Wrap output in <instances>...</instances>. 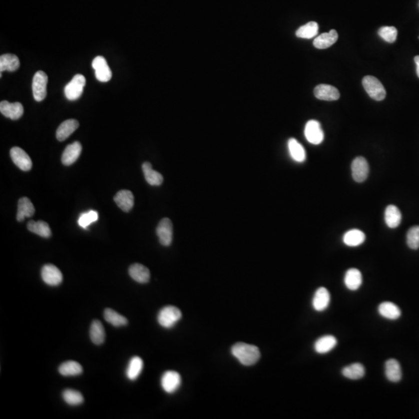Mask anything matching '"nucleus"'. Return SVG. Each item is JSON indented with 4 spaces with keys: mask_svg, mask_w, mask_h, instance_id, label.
Returning a JSON list of instances; mask_svg holds the SVG:
<instances>
[{
    "mask_svg": "<svg viewBox=\"0 0 419 419\" xmlns=\"http://www.w3.org/2000/svg\"><path fill=\"white\" fill-rule=\"evenodd\" d=\"M338 33L336 30H331L329 33H324L319 35L314 40L313 44L316 48L326 49L337 41Z\"/></svg>",
    "mask_w": 419,
    "mask_h": 419,
    "instance_id": "nucleus-25",
    "label": "nucleus"
},
{
    "mask_svg": "<svg viewBox=\"0 0 419 419\" xmlns=\"http://www.w3.org/2000/svg\"><path fill=\"white\" fill-rule=\"evenodd\" d=\"M103 315H104L106 322L114 327H121V326H127L128 324V321L125 317L120 315L117 312H115L114 310L110 309V308L105 309Z\"/></svg>",
    "mask_w": 419,
    "mask_h": 419,
    "instance_id": "nucleus-36",
    "label": "nucleus"
},
{
    "mask_svg": "<svg viewBox=\"0 0 419 419\" xmlns=\"http://www.w3.org/2000/svg\"><path fill=\"white\" fill-rule=\"evenodd\" d=\"M330 303V294L325 287H320L315 291L312 300V306L317 312H324Z\"/></svg>",
    "mask_w": 419,
    "mask_h": 419,
    "instance_id": "nucleus-15",
    "label": "nucleus"
},
{
    "mask_svg": "<svg viewBox=\"0 0 419 419\" xmlns=\"http://www.w3.org/2000/svg\"><path fill=\"white\" fill-rule=\"evenodd\" d=\"M143 367H144V363L139 357H134L131 358L126 371L127 378L130 381H135L138 379L140 374H141Z\"/></svg>",
    "mask_w": 419,
    "mask_h": 419,
    "instance_id": "nucleus-33",
    "label": "nucleus"
},
{
    "mask_svg": "<svg viewBox=\"0 0 419 419\" xmlns=\"http://www.w3.org/2000/svg\"><path fill=\"white\" fill-rule=\"evenodd\" d=\"M402 213L399 207L395 205H389L387 207L385 213V219L388 228H398L402 222Z\"/></svg>",
    "mask_w": 419,
    "mask_h": 419,
    "instance_id": "nucleus-23",
    "label": "nucleus"
},
{
    "mask_svg": "<svg viewBox=\"0 0 419 419\" xmlns=\"http://www.w3.org/2000/svg\"><path fill=\"white\" fill-rule=\"evenodd\" d=\"M344 283L346 287L350 291H357L362 285L361 272L355 268L347 270L344 277Z\"/></svg>",
    "mask_w": 419,
    "mask_h": 419,
    "instance_id": "nucleus-20",
    "label": "nucleus"
},
{
    "mask_svg": "<svg viewBox=\"0 0 419 419\" xmlns=\"http://www.w3.org/2000/svg\"><path fill=\"white\" fill-rule=\"evenodd\" d=\"M128 272L130 277L139 284H146L149 281V270L143 265L139 263L131 265Z\"/></svg>",
    "mask_w": 419,
    "mask_h": 419,
    "instance_id": "nucleus-19",
    "label": "nucleus"
},
{
    "mask_svg": "<svg viewBox=\"0 0 419 419\" xmlns=\"http://www.w3.org/2000/svg\"><path fill=\"white\" fill-rule=\"evenodd\" d=\"M82 144L78 141H75L72 144H68L64 149L61 156V162L64 165H71L76 162L82 152Z\"/></svg>",
    "mask_w": 419,
    "mask_h": 419,
    "instance_id": "nucleus-16",
    "label": "nucleus"
},
{
    "mask_svg": "<svg viewBox=\"0 0 419 419\" xmlns=\"http://www.w3.org/2000/svg\"><path fill=\"white\" fill-rule=\"evenodd\" d=\"M288 149L291 158L297 162H304L306 159V152L304 147L294 138L288 141Z\"/></svg>",
    "mask_w": 419,
    "mask_h": 419,
    "instance_id": "nucleus-32",
    "label": "nucleus"
},
{
    "mask_svg": "<svg viewBox=\"0 0 419 419\" xmlns=\"http://www.w3.org/2000/svg\"><path fill=\"white\" fill-rule=\"evenodd\" d=\"M91 341L95 345L103 344L105 341V330L100 321L94 320L91 324L89 330Z\"/></svg>",
    "mask_w": 419,
    "mask_h": 419,
    "instance_id": "nucleus-31",
    "label": "nucleus"
},
{
    "mask_svg": "<svg viewBox=\"0 0 419 419\" xmlns=\"http://www.w3.org/2000/svg\"><path fill=\"white\" fill-rule=\"evenodd\" d=\"M181 377L176 371H166L161 378V385L164 392L168 394L176 392L181 385Z\"/></svg>",
    "mask_w": 419,
    "mask_h": 419,
    "instance_id": "nucleus-10",
    "label": "nucleus"
},
{
    "mask_svg": "<svg viewBox=\"0 0 419 419\" xmlns=\"http://www.w3.org/2000/svg\"><path fill=\"white\" fill-rule=\"evenodd\" d=\"M58 371L64 377H75L82 374L83 369L80 364L73 360H69L61 364L58 367Z\"/></svg>",
    "mask_w": 419,
    "mask_h": 419,
    "instance_id": "nucleus-30",
    "label": "nucleus"
},
{
    "mask_svg": "<svg viewBox=\"0 0 419 419\" xmlns=\"http://www.w3.org/2000/svg\"><path fill=\"white\" fill-rule=\"evenodd\" d=\"M78 126L79 124L78 120L75 119L64 120L57 128V132H56L57 139L59 141L67 139L76 129H78Z\"/></svg>",
    "mask_w": 419,
    "mask_h": 419,
    "instance_id": "nucleus-22",
    "label": "nucleus"
},
{
    "mask_svg": "<svg viewBox=\"0 0 419 419\" xmlns=\"http://www.w3.org/2000/svg\"><path fill=\"white\" fill-rule=\"evenodd\" d=\"M142 170L145 180L148 184L151 186H160L162 184L163 182V176L159 172L154 170L151 163L149 162L143 163Z\"/></svg>",
    "mask_w": 419,
    "mask_h": 419,
    "instance_id": "nucleus-28",
    "label": "nucleus"
},
{
    "mask_svg": "<svg viewBox=\"0 0 419 419\" xmlns=\"http://www.w3.org/2000/svg\"><path fill=\"white\" fill-rule=\"evenodd\" d=\"M47 81L48 78L44 71H38L35 73L33 78L32 89L33 98L37 102L43 100L47 96Z\"/></svg>",
    "mask_w": 419,
    "mask_h": 419,
    "instance_id": "nucleus-5",
    "label": "nucleus"
},
{
    "mask_svg": "<svg viewBox=\"0 0 419 419\" xmlns=\"http://www.w3.org/2000/svg\"><path fill=\"white\" fill-rule=\"evenodd\" d=\"M19 67V57L15 54H2L0 57V72L1 77L4 71H14Z\"/></svg>",
    "mask_w": 419,
    "mask_h": 419,
    "instance_id": "nucleus-29",
    "label": "nucleus"
},
{
    "mask_svg": "<svg viewBox=\"0 0 419 419\" xmlns=\"http://www.w3.org/2000/svg\"><path fill=\"white\" fill-rule=\"evenodd\" d=\"M182 318V313L179 308L174 306H165L158 312V322L165 329H171L176 326Z\"/></svg>",
    "mask_w": 419,
    "mask_h": 419,
    "instance_id": "nucleus-2",
    "label": "nucleus"
},
{
    "mask_svg": "<svg viewBox=\"0 0 419 419\" xmlns=\"http://www.w3.org/2000/svg\"><path fill=\"white\" fill-rule=\"evenodd\" d=\"M62 398L63 400L68 404V406H79L84 402V398L82 394L75 390H64L62 392Z\"/></svg>",
    "mask_w": 419,
    "mask_h": 419,
    "instance_id": "nucleus-38",
    "label": "nucleus"
},
{
    "mask_svg": "<svg viewBox=\"0 0 419 419\" xmlns=\"http://www.w3.org/2000/svg\"><path fill=\"white\" fill-rule=\"evenodd\" d=\"M352 176L357 183L367 180L369 175V164L364 157H357L352 162Z\"/></svg>",
    "mask_w": 419,
    "mask_h": 419,
    "instance_id": "nucleus-6",
    "label": "nucleus"
},
{
    "mask_svg": "<svg viewBox=\"0 0 419 419\" xmlns=\"http://www.w3.org/2000/svg\"><path fill=\"white\" fill-rule=\"evenodd\" d=\"M380 37L388 43H394L398 37V30L395 26H383L378 31Z\"/></svg>",
    "mask_w": 419,
    "mask_h": 419,
    "instance_id": "nucleus-40",
    "label": "nucleus"
},
{
    "mask_svg": "<svg viewBox=\"0 0 419 419\" xmlns=\"http://www.w3.org/2000/svg\"><path fill=\"white\" fill-rule=\"evenodd\" d=\"M113 199L117 205L124 212H129L134 207V195L130 190H120Z\"/></svg>",
    "mask_w": 419,
    "mask_h": 419,
    "instance_id": "nucleus-17",
    "label": "nucleus"
},
{
    "mask_svg": "<svg viewBox=\"0 0 419 419\" xmlns=\"http://www.w3.org/2000/svg\"><path fill=\"white\" fill-rule=\"evenodd\" d=\"M99 216L98 213L95 211H89L86 213L81 214L78 218V224L79 226L83 228H86L89 225L97 221Z\"/></svg>",
    "mask_w": 419,
    "mask_h": 419,
    "instance_id": "nucleus-41",
    "label": "nucleus"
},
{
    "mask_svg": "<svg viewBox=\"0 0 419 419\" xmlns=\"http://www.w3.org/2000/svg\"><path fill=\"white\" fill-rule=\"evenodd\" d=\"M41 277L46 284L52 287L60 285L63 280V276L59 269L54 265L47 264L41 270Z\"/></svg>",
    "mask_w": 419,
    "mask_h": 419,
    "instance_id": "nucleus-8",
    "label": "nucleus"
},
{
    "mask_svg": "<svg viewBox=\"0 0 419 419\" xmlns=\"http://www.w3.org/2000/svg\"><path fill=\"white\" fill-rule=\"evenodd\" d=\"M92 66L95 70L96 78L99 82H109L111 79V69L103 56H97L95 57L92 61Z\"/></svg>",
    "mask_w": 419,
    "mask_h": 419,
    "instance_id": "nucleus-9",
    "label": "nucleus"
},
{
    "mask_svg": "<svg viewBox=\"0 0 419 419\" xmlns=\"http://www.w3.org/2000/svg\"><path fill=\"white\" fill-rule=\"evenodd\" d=\"M27 229L43 238H50L51 231L47 223L43 221H30L27 223Z\"/></svg>",
    "mask_w": 419,
    "mask_h": 419,
    "instance_id": "nucleus-35",
    "label": "nucleus"
},
{
    "mask_svg": "<svg viewBox=\"0 0 419 419\" xmlns=\"http://www.w3.org/2000/svg\"><path fill=\"white\" fill-rule=\"evenodd\" d=\"M415 62L416 64V72H417L418 76L419 78V55L415 57Z\"/></svg>",
    "mask_w": 419,
    "mask_h": 419,
    "instance_id": "nucleus-42",
    "label": "nucleus"
},
{
    "mask_svg": "<svg viewBox=\"0 0 419 419\" xmlns=\"http://www.w3.org/2000/svg\"><path fill=\"white\" fill-rule=\"evenodd\" d=\"M10 156L12 162L21 170L27 172V171L31 169V159H30V156L22 148H19V147L12 148V149L10 150Z\"/></svg>",
    "mask_w": 419,
    "mask_h": 419,
    "instance_id": "nucleus-12",
    "label": "nucleus"
},
{
    "mask_svg": "<svg viewBox=\"0 0 419 419\" xmlns=\"http://www.w3.org/2000/svg\"><path fill=\"white\" fill-rule=\"evenodd\" d=\"M343 242L345 245L350 247H357L362 245L366 240V235L362 231L358 229H352L346 232L343 235Z\"/></svg>",
    "mask_w": 419,
    "mask_h": 419,
    "instance_id": "nucleus-27",
    "label": "nucleus"
},
{
    "mask_svg": "<svg viewBox=\"0 0 419 419\" xmlns=\"http://www.w3.org/2000/svg\"><path fill=\"white\" fill-rule=\"evenodd\" d=\"M232 354L244 366H252L260 359V351L257 346L247 343H238L232 346Z\"/></svg>",
    "mask_w": 419,
    "mask_h": 419,
    "instance_id": "nucleus-1",
    "label": "nucleus"
},
{
    "mask_svg": "<svg viewBox=\"0 0 419 419\" xmlns=\"http://www.w3.org/2000/svg\"><path fill=\"white\" fill-rule=\"evenodd\" d=\"M0 112L5 117L16 120L23 116V106L19 102L11 103L8 101H2L0 103Z\"/></svg>",
    "mask_w": 419,
    "mask_h": 419,
    "instance_id": "nucleus-13",
    "label": "nucleus"
},
{
    "mask_svg": "<svg viewBox=\"0 0 419 419\" xmlns=\"http://www.w3.org/2000/svg\"><path fill=\"white\" fill-rule=\"evenodd\" d=\"M336 345H337L336 338L329 335V336H324L319 338L315 342L314 348H315V352L319 354H326V353L332 351L336 347Z\"/></svg>",
    "mask_w": 419,
    "mask_h": 419,
    "instance_id": "nucleus-21",
    "label": "nucleus"
},
{
    "mask_svg": "<svg viewBox=\"0 0 419 419\" xmlns=\"http://www.w3.org/2000/svg\"><path fill=\"white\" fill-rule=\"evenodd\" d=\"M85 85V78L81 74L75 75L64 87V94L69 100H76L82 96Z\"/></svg>",
    "mask_w": 419,
    "mask_h": 419,
    "instance_id": "nucleus-4",
    "label": "nucleus"
},
{
    "mask_svg": "<svg viewBox=\"0 0 419 419\" xmlns=\"http://www.w3.org/2000/svg\"><path fill=\"white\" fill-rule=\"evenodd\" d=\"M365 368L361 364H353L344 367L342 374L345 378L350 380H360L365 375Z\"/></svg>",
    "mask_w": 419,
    "mask_h": 419,
    "instance_id": "nucleus-34",
    "label": "nucleus"
},
{
    "mask_svg": "<svg viewBox=\"0 0 419 419\" xmlns=\"http://www.w3.org/2000/svg\"><path fill=\"white\" fill-rule=\"evenodd\" d=\"M378 312L380 315L389 320H397L402 315L400 308L392 302H383L379 305Z\"/></svg>",
    "mask_w": 419,
    "mask_h": 419,
    "instance_id": "nucleus-26",
    "label": "nucleus"
},
{
    "mask_svg": "<svg viewBox=\"0 0 419 419\" xmlns=\"http://www.w3.org/2000/svg\"><path fill=\"white\" fill-rule=\"evenodd\" d=\"M363 85L366 92L374 100L382 101L386 97V90L381 81L372 75L363 78Z\"/></svg>",
    "mask_w": 419,
    "mask_h": 419,
    "instance_id": "nucleus-3",
    "label": "nucleus"
},
{
    "mask_svg": "<svg viewBox=\"0 0 419 419\" xmlns=\"http://www.w3.org/2000/svg\"><path fill=\"white\" fill-rule=\"evenodd\" d=\"M315 97L321 100L334 101L340 97L339 90L334 86L326 84H320L317 85L314 90Z\"/></svg>",
    "mask_w": 419,
    "mask_h": 419,
    "instance_id": "nucleus-14",
    "label": "nucleus"
},
{
    "mask_svg": "<svg viewBox=\"0 0 419 419\" xmlns=\"http://www.w3.org/2000/svg\"><path fill=\"white\" fill-rule=\"evenodd\" d=\"M35 208L32 202L27 197H22L18 202V211L16 219L18 221H24L26 218H30L34 214Z\"/></svg>",
    "mask_w": 419,
    "mask_h": 419,
    "instance_id": "nucleus-24",
    "label": "nucleus"
},
{
    "mask_svg": "<svg viewBox=\"0 0 419 419\" xmlns=\"http://www.w3.org/2000/svg\"><path fill=\"white\" fill-rule=\"evenodd\" d=\"M305 135L308 142L312 144H320L324 140L323 130L320 123L315 120H309L305 125Z\"/></svg>",
    "mask_w": 419,
    "mask_h": 419,
    "instance_id": "nucleus-7",
    "label": "nucleus"
},
{
    "mask_svg": "<svg viewBox=\"0 0 419 419\" xmlns=\"http://www.w3.org/2000/svg\"><path fill=\"white\" fill-rule=\"evenodd\" d=\"M156 234L161 245L169 246L172 242V223L169 218H163L158 223L156 228Z\"/></svg>",
    "mask_w": 419,
    "mask_h": 419,
    "instance_id": "nucleus-11",
    "label": "nucleus"
},
{
    "mask_svg": "<svg viewBox=\"0 0 419 419\" xmlns=\"http://www.w3.org/2000/svg\"><path fill=\"white\" fill-rule=\"evenodd\" d=\"M407 245L410 249H419V226L412 227L407 233Z\"/></svg>",
    "mask_w": 419,
    "mask_h": 419,
    "instance_id": "nucleus-39",
    "label": "nucleus"
},
{
    "mask_svg": "<svg viewBox=\"0 0 419 419\" xmlns=\"http://www.w3.org/2000/svg\"><path fill=\"white\" fill-rule=\"evenodd\" d=\"M385 375L391 382L398 383L402 380V371L399 361L391 359L385 364Z\"/></svg>",
    "mask_w": 419,
    "mask_h": 419,
    "instance_id": "nucleus-18",
    "label": "nucleus"
},
{
    "mask_svg": "<svg viewBox=\"0 0 419 419\" xmlns=\"http://www.w3.org/2000/svg\"><path fill=\"white\" fill-rule=\"evenodd\" d=\"M318 32H319V24L315 21H311L309 23L299 27L296 32V36L300 38L311 39L316 36Z\"/></svg>",
    "mask_w": 419,
    "mask_h": 419,
    "instance_id": "nucleus-37",
    "label": "nucleus"
}]
</instances>
